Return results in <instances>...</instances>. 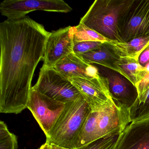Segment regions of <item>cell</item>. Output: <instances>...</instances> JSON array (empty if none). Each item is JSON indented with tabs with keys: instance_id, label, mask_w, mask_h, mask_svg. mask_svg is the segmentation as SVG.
Returning a JSON list of instances; mask_svg holds the SVG:
<instances>
[{
	"instance_id": "obj_1",
	"label": "cell",
	"mask_w": 149,
	"mask_h": 149,
	"mask_svg": "<svg viewBox=\"0 0 149 149\" xmlns=\"http://www.w3.org/2000/svg\"><path fill=\"white\" fill-rule=\"evenodd\" d=\"M26 16L0 23V112L18 114L26 109L32 80L43 60L50 34Z\"/></svg>"
},
{
	"instance_id": "obj_2",
	"label": "cell",
	"mask_w": 149,
	"mask_h": 149,
	"mask_svg": "<svg viewBox=\"0 0 149 149\" xmlns=\"http://www.w3.org/2000/svg\"><path fill=\"white\" fill-rule=\"evenodd\" d=\"M134 0H96L80 23L112 41L123 42L121 24Z\"/></svg>"
},
{
	"instance_id": "obj_3",
	"label": "cell",
	"mask_w": 149,
	"mask_h": 149,
	"mask_svg": "<svg viewBox=\"0 0 149 149\" xmlns=\"http://www.w3.org/2000/svg\"><path fill=\"white\" fill-rule=\"evenodd\" d=\"M91 111L81 95L75 101L65 104L63 111L46 137V141L64 148L76 149L81 130Z\"/></svg>"
},
{
	"instance_id": "obj_4",
	"label": "cell",
	"mask_w": 149,
	"mask_h": 149,
	"mask_svg": "<svg viewBox=\"0 0 149 149\" xmlns=\"http://www.w3.org/2000/svg\"><path fill=\"white\" fill-rule=\"evenodd\" d=\"M32 89L48 97L66 104L75 101L81 94L73 84L53 68L42 66Z\"/></svg>"
},
{
	"instance_id": "obj_5",
	"label": "cell",
	"mask_w": 149,
	"mask_h": 149,
	"mask_svg": "<svg viewBox=\"0 0 149 149\" xmlns=\"http://www.w3.org/2000/svg\"><path fill=\"white\" fill-rule=\"evenodd\" d=\"M72 8L63 0H5L0 4V12L8 19L17 20L36 11L68 13Z\"/></svg>"
},
{
	"instance_id": "obj_6",
	"label": "cell",
	"mask_w": 149,
	"mask_h": 149,
	"mask_svg": "<svg viewBox=\"0 0 149 149\" xmlns=\"http://www.w3.org/2000/svg\"><path fill=\"white\" fill-rule=\"evenodd\" d=\"M88 104L91 111H102L115 104L107 78H72L68 79Z\"/></svg>"
},
{
	"instance_id": "obj_7",
	"label": "cell",
	"mask_w": 149,
	"mask_h": 149,
	"mask_svg": "<svg viewBox=\"0 0 149 149\" xmlns=\"http://www.w3.org/2000/svg\"><path fill=\"white\" fill-rule=\"evenodd\" d=\"M65 107V104L51 99L32 88L27 108L31 111L46 137Z\"/></svg>"
},
{
	"instance_id": "obj_8",
	"label": "cell",
	"mask_w": 149,
	"mask_h": 149,
	"mask_svg": "<svg viewBox=\"0 0 149 149\" xmlns=\"http://www.w3.org/2000/svg\"><path fill=\"white\" fill-rule=\"evenodd\" d=\"M123 42L149 36V0H134L121 24Z\"/></svg>"
},
{
	"instance_id": "obj_9",
	"label": "cell",
	"mask_w": 149,
	"mask_h": 149,
	"mask_svg": "<svg viewBox=\"0 0 149 149\" xmlns=\"http://www.w3.org/2000/svg\"><path fill=\"white\" fill-rule=\"evenodd\" d=\"M74 29L69 26L50 33L43 57V66L53 68L56 63L74 53Z\"/></svg>"
},
{
	"instance_id": "obj_10",
	"label": "cell",
	"mask_w": 149,
	"mask_h": 149,
	"mask_svg": "<svg viewBox=\"0 0 149 149\" xmlns=\"http://www.w3.org/2000/svg\"><path fill=\"white\" fill-rule=\"evenodd\" d=\"M115 102L114 105L100 112L97 123L98 139L112 133L121 134L132 122L131 109Z\"/></svg>"
},
{
	"instance_id": "obj_11",
	"label": "cell",
	"mask_w": 149,
	"mask_h": 149,
	"mask_svg": "<svg viewBox=\"0 0 149 149\" xmlns=\"http://www.w3.org/2000/svg\"><path fill=\"white\" fill-rule=\"evenodd\" d=\"M67 79L99 78L102 75L95 66L87 62L80 55L72 53L56 63L53 67Z\"/></svg>"
},
{
	"instance_id": "obj_12",
	"label": "cell",
	"mask_w": 149,
	"mask_h": 149,
	"mask_svg": "<svg viewBox=\"0 0 149 149\" xmlns=\"http://www.w3.org/2000/svg\"><path fill=\"white\" fill-rule=\"evenodd\" d=\"M102 72L104 73L103 76L108 80L110 92L113 100L131 109L138 97L136 88L117 72L106 68L102 69Z\"/></svg>"
},
{
	"instance_id": "obj_13",
	"label": "cell",
	"mask_w": 149,
	"mask_h": 149,
	"mask_svg": "<svg viewBox=\"0 0 149 149\" xmlns=\"http://www.w3.org/2000/svg\"><path fill=\"white\" fill-rule=\"evenodd\" d=\"M114 149H149V118L132 122L120 134Z\"/></svg>"
},
{
	"instance_id": "obj_14",
	"label": "cell",
	"mask_w": 149,
	"mask_h": 149,
	"mask_svg": "<svg viewBox=\"0 0 149 149\" xmlns=\"http://www.w3.org/2000/svg\"><path fill=\"white\" fill-rule=\"evenodd\" d=\"M112 70L123 77L135 88L148 73L139 61L127 57H119L114 63Z\"/></svg>"
},
{
	"instance_id": "obj_15",
	"label": "cell",
	"mask_w": 149,
	"mask_h": 149,
	"mask_svg": "<svg viewBox=\"0 0 149 149\" xmlns=\"http://www.w3.org/2000/svg\"><path fill=\"white\" fill-rule=\"evenodd\" d=\"M107 43L119 57H127L139 61L140 55L149 45V36L138 37L128 42L113 41Z\"/></svg>"
},
{
	"instance_id": "obj_16",
	"label": "cell",
	"mask_w": 149,
	"mask_h": 149,
	"mask_svg": "<svg viewBox=\"0 0 149 149\" xmlns=\"http://www.w3.org/2000/svg\"><path fill=\"white\" fill-rule=\"evenodd\" d=\"M78 55L90 64L96 63L112 70L114 63L119 58L114 49L108 43H104L98 48Z\"/></svg>"
},
{
	"instance_id": "obj_17",
	"label": "cell",
	"mask_w": 149,
	"mask_h": 149,
	"mask_svg": "<svg viewBox=\"0 0 149 149\" xmlns=\"http://www.w3.org/2000/svg\"><path fill=\"white\" fill-rule=\"evenodd\" d=\"M100 111H91L80 132L76 149H82L98 139L97 123Z\"/></svg>"
},
{
	"instance_id": "obj_18",
	"label": "cell",
	"mask_w": 149,
	"mask_h": 149,
	"mask_svg": "<svg viewBox=\"0 0 149 149\" xmlns=\"http://www.w3.org/2000/svg\"><path fill=\"white\" fill-rule=\"evenodd\" d=\"M73 29L74 43L83 41H94L107 43L113 41L81 23L77 26L73 27Z\"/></svg>"
},
{
	"instance_id": "obj_19",
	"label": "cell",
	"mask_w": 149,
	"mask_h": 149,
	"mask_svg": "<svg viewBox=\"0 0 149 149\" xmlns=\"http://www.w3.org/2000/svg\"><path fill=\"white\" fill-rule=\"evenodd\" d=\"M132 122L147 119L149 116V91L141 100L137 101L131 109Z\"/></svg>"
},
{
	"instance_id": "obj_20",
	"label": "cell",
	"mask_w": 149,
	"mask_h": 149,
	"mask_svg": "<svg viewBox=\"0 0 149 149\" xmlns=\"http://www.w3.org/2000/svg\"><path fill=\"white\" fill-rule=\"evenodd\" d=\"M17 136L9 131L6 124L0 121V149H17Z\"/></svg>"
},
{
	"instance_id": "obj_21",
	"label": "cell",
	"mask_w": 149,
	"mask_h": 149,
	"mask_svg": "<svg viewBox=\"0 0 149 149\" xmlns=\"http://www.w3.org/2000/svg\"><path fill=\"white\" fill-rule=\"evenodd\" d=\"M120 133L109 134L88 144L82 149H114Z\"/></svg>"
},
{
	"instance_id": "obj_22",
	"label": "cell",
	"mask_w": 149,
	"mask_h": 149,
	"mask_svg": "<svg viewBox=\"0 0 149 149\" xmlns=\"http://www.w3.org/2000/svg\"><path fill=\"white\" fill-rule=\"evenodd\" d=\"M104 43L98 42L83 41L74 43L73 51L77 54H84L101 47Z\"/></svg>"
},
{
	"instance_id": "obj_23",
	"label": "cell",
	"mask_w": 149,
	"mask_h": 149,
	"mask_svg": "<svg viewBox=\"0 0 149 149\" xmlns=\"http://www.w3.org/2000/svg\"><path fill=\"white\" fill-rule=\"evenodd\" d=\"M136 88L138 96L137 101H139L142 99L149 91V73H147L143 80L136 86Z\"/></svg>"
},
{
	"instance_id": "obj_24",
	"label": "cell",
	"mask_w": 149,
	"mask_h": 149,
	"mask_svg": "<svg viewBox=\"0 0 149 149\" xmlns=\"http://www.w3.org/2000/svg\"><path fill=\"white\" fill-rule=\"evenodd\" d=\"M139 62L142 66L144 67L149 63V45L142 52L139 57Z\"/></svg>"
},
{
	"instance_id": "obj_25",
	"label": "cell",
	"mask_w": 149,
	"mask_h": 149,
	"mask_svg": "<svg viewBox=\"0 0 149 149\" xmlns=\"http://www.w3.org/2000/svg\"><path fill=\"white\" fill-rule=\"evenodd\" d=\"M50 145L51 149H68V148H64V147H61V146H58L53 143L50 144Z\"/></svg>"
},
{
	"instance_id": "obj_26",
	"label": "cell",
	"mask_w": 149,
	"mask_h": 149,
	"mask_svg": "<svg viewBox=\"0 0 149 149\" xmlns=\"http://www.w3.org/2000/svg\"><path fill=\"white\" fill-rule=\"evenodd\" d=\"M42 149H51L50 143L46 141V143L43 144V147Z\"/></svg>"
},
{
	"instance_id": "obj_27",
	"label": "cell",
	"mask_w": 149,
	"mask_h": 149,
	"mask_svg": "<svg viewBox=\"0 0 149 149\" xmlns=\"http://www.w3.org/2000/svg\"><path fill=\"white\" fill-rule=\"evenodd\" d=\"M145 68H146V71L148 73H149V63L146 64L145 66H144Z\"/></svg>"
},
{
	"instance_id": "obj_28",
	"label": "cell",
	"mask_w": 149,
	"mask_h": 149,
	"mask_svg": "<svg viewBox=\"0 0 149 149\" xmlns=\"http://www.w3.org/2000/svg\"><path fill=\"white\" fill-rule=\"evenodd\" d=\"M43 144L41 146H40V148L38 149H43Z\"/></svg>"
},
{
	"instance_id": "obj_29",
	"label": "cell",
	"mask_w": 149,
	"mask_h": 149,
	"mask_svg": "<svg viewBox=\"0 0 149 149\" xmlns=\"http://www.w3.org/2000/svg\"><path fill=\"white\" fill-rule=\"evenodd\" d=\"M148 118H149V117ZM148 118H147V119H148Z\"/></svg>"
}]
</instances>
